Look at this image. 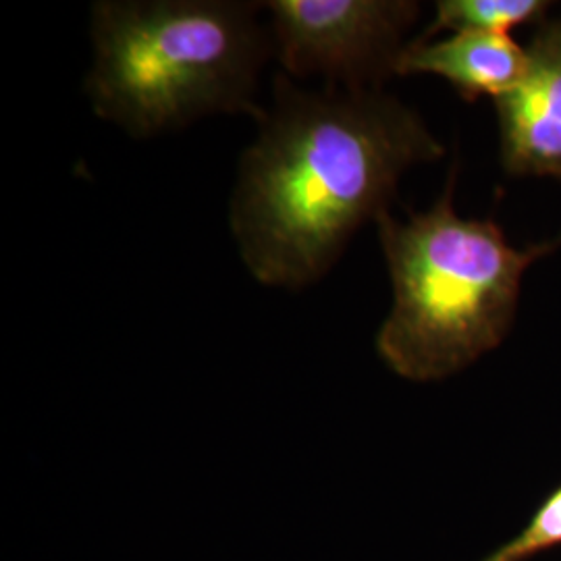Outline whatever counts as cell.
Masks as SVG:
<instances>
[{
  "label": "cell",
  "mask_w": 561,
  "mask_h": 561,
  "mask_svg": "<svg viewBox=\"0 0 561 561\" xmlns=\"http://www.w3.org/2000/svg\"><path fill=\"white\" fill-rule=\"evenodd\" d=\"M259 125L229 225L266 287L296 291L327 277L362 225L387 213L401 175L443 154L421 117L381 90H306L285 73Z\"/></svg>",
  "instance_id": "6da1fadb"
},
{
  "label": "cell",
  "mask_w": 561,
  "mask_h": 561,
  "mask_svg": "<svg viewBox=\"0 0 561 561\" xmlns=\"http://www.w3.org/2000/svg\"><path fill=\"white\" fill-rule=\"evenodd\" d=\"M262 2L99 0L90 9L85 94L96 117L150 140L215 115L261 119L275 57Z\"/></svg>",
  "instance_id": "7a4b0ae2"
},
{
  "label": "cell",
  "mask_w": 561,
  "mask_h": 561,
  "mask_svg": "<svg viewBox=\"0 0 561 561\" xmlns=\"http://www.w3.org/2000/svg\"><path fill=\"white\" fill-rule=\"evenodd\" d=\"M393 301L377 352L401 379L442 381L495 350L510 331L522 277L545 248L518 250L493 221L463 219L451 181L431 210L377 219Z\"/></svg>",
  "instance_id": "3957f363"
},
{
  "label": "cell",
  "mask_w": 561,
  "mask_h": 561,
  "mask_svg": "<svg viewBox=\"0 0 561 561\" xmlns=\"http://www.w3.org/2000/svg\"><path fill=\"white\" fill-rule=\"evenodd\" d=\"M262 9L280 73L343 90H377L396 73L401 36L419 15L405 0H266Z\"/></svg>",
  "instance_id": "277c9868"
},
{
  "label": "cell",
  "mask_w": 561,
  "mask_h": 561,
  "mask_svg": "<svg viewBox=\"0 0 561 561\" xmlns=\"http://www.w3.org/2000/svg\"><path fill=\"white\" fill-rule=\"evenodd\" d=\"M526 55L520 83L497 101L503 159L514 173L561 178V21L547 23Z\"/></svg>",
  "instance_id": "5b68a950"
},
{
  "label": "cell",
  "mask_w": 561,
  "mask_h": 561,
  "mask_svg": "<svg viewBox=\"0 0 561 561\" xmlns=\"http://www.w3.org/2000/svg\"><path fill=\"white\" fill-rule=\"evenodd\" d=\"M526 48L505 34L460 32L443 41L405 44L396 76H437L468 99L512 92L526 71Z\"/></svg>",
  "instance_id": "8992f818"
},
{
  "label": "cell",
  "mask_w": 561,
  "mask_h": 561,
  "mask_svg": "<svg viewBox=\"0 0 561 561\" xmlns=\"http://www.w3.org/2000/svg\"><path fill=\"white\" fill-rule=\"evenodd\" d=\"M547 7L541 0H442L426 38L443 30L451 34L481 32L510 36V30L535 20Z\"/></svg>",
  "instance_id": "52a82bcc"
},
{
  "label": "cell",
  "mask_w": 561,
  "mask_h": 561,
  "mask_svg": "<svg viewBox=\"0 0 561 561\" xmlns=\"http://www.w3.org/2000/svg\"><path fill=\"white\" fill-rule=\"evenodd\" d=\"M556 547H561V486L551 491L516 539L481 561H528Z\"/></svg>",
  "instance_id": "ba28073f"
}]
</instances>
